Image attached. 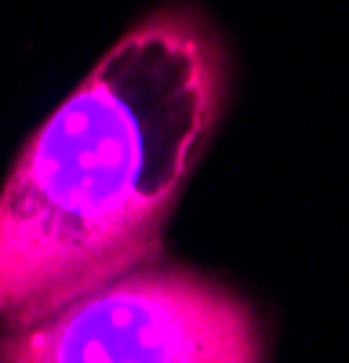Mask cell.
<instances>
[{"label": "cell", "instance_id": "obj_1", "mask_svg": "<svg viewBox=\"0 0 349 363\" xmlns=\"http://www.w3.org/2000/svg\"><path fill=\"white\" fill-rule=\"evenodd\" d=\"M229 87V48L196 4L142 15L102 51L0 186V323L160 258Z\"/></svg>", "mask_w": 349, "mask_h": 363}, {"label": "cell", "instance_id": "obj_2", "mask_svg": "<svg viewBox=\"0 0 349 363\" xmlns=\"http://www.w3.org/2000/svg\"><path fill=\"white\" fill-rule=\"evenodd\" d=\"M0 363H266L258 313L226 284L145 262L0 330Z\"/></svg>", "mask_w": 349, "mask_h": 363}]
</instances>
